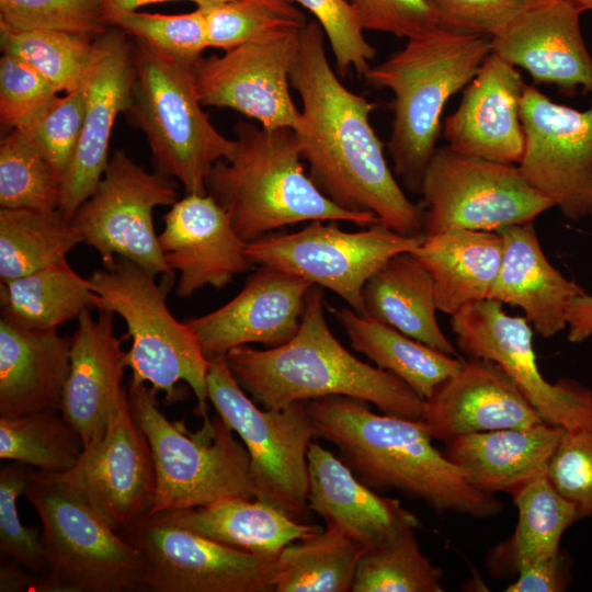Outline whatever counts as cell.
I'll return each instance as SVG.
<instances>
[{
	"label": "cell",
	"mask_w": 592,
	"mask_h": 592,
	"mask_svg": "<svg viewBox=\"0 0 592 592\" xmlns=\"http://www.w3.org/2000/svg\"><path fill=\"white\" fill-rule=\"evenodd\" d=\"M325 32L312 20L300 31L291 86L301 100L295 130L308 177L339 207L373 213L407 236L424 235V209L405 194L369 123L375 104L349 90L331 68Z\"/></svg>",
	"instance_id": "cell-1"
},
{
	"label": "cell",
	"mask_w": 592,
	"mask_h": 592,
	"mask_svg": "<svg viewBox=\"0 0 592 592\" xmlns=\"http://www.w3.org/2000/svg\"><path fill=\"white\" fill-rule=\"evenodd\" d=\"M305 403L316 436L334 445L339 458L374 491H397L440 515L488 519L502 511L496 494L478 489L433 445L423 421L375 413L368 402L349 396Z\"/></svg>",
	"instance_id": "cell-2"
},
{
	"label": "cell",
	"mask_w": 592,
	"mask_h": 592,
	"mask_svg": "<svg viewBox=\"0 0 592 592\" xmlns=\"http://www.w3.org/2000/svg\"><path fill=\"white\" fill-rule=\"evenodd\" d=\"M322 287L309 288L299 328L286 343L265 350L246 345L225 355L240 387L263 409L349 396L383 413L423 421L425 400L394 374L354 356L325 317Z\"/></svg>",
	"instance_id": "cell-3"
},
{
	"label": "cell",
	"mask_w": 592,
	"mask_h": 592,
	"mask_svg": "<svg viewBox=\"0 0 592 592\" xmlns=\"http://www.w3.org/2000/svg\"><path fill=\"white\" fill-rule=\"evenodd\" d=\"M235 133V155L213 167L205 187L246 243L303 221L341 220L365 227L379 221L373 213L345 210L322 194L304 172L294 129L240 121Z\"/></svg>",
	"instance_id": "cell-4"
},
{
	"label": "cell",
	"mask_w": 592,
	"mask_h": 592,
	"mask_svg": "<svg viewBox=\"0 0 592 592\" xmlns=\"http://www.w3.org/2000/svg\"><path fill=\"white\" fill-rule=\"evenodd\" d=\"M491 53V38L437 27L408 38L401 49L364 73L369 86L394 94L387 147L408 190L420 193L447 101L470 82Z\"/></svg>",
	"instance_id": "cell-5"
},
{
	"label": "cell",
	"mask_w": 592,
	"mask_h": 592,
	"mask_svg": "<svg viewBox=\"0 0 592 592\" xmlns=\"http://www.w3.org/2000/svg\"><path fill=\"white\" fill-rule=\"evenodd\" d=\"M135 78L125 114L149 145L156 172L174 178L185 194H207L213 167L230 160L236 139L219 133L203 111L196 84L197 64L167 57L134 39Z\"/></svg>",
	"instance_id": "cell-6"
},
{
	"label": "cell",
	"mask_w": 592,
	"mask_h": 592,
	"mask_svg": "<svg viewBox=\"0 0 592 592\" xmlns=\"http://www.w3.org/2000/svg\"><path fill=\"white\" fill-rule=\"evenodd\" d=\"M153 274L121 257L88 278L98 296L96 309L110 310L125 321L132 345L126 365L132 382L149 383L172 403L182 397L177 388L186 383L197 399V414H207L209 361L189 322L179 321L167 306L174 277L157 284Z\"/></svg>",
	"instance_id": "cell-7"
},
{
	"label": "cell",
	"mask_w": 592,
	"mask_h": 592,
	"mask_svg": "<svg viewBox=\"0 0 592 592\" xmlns=\"http://www.w3.org/2000/svg\"><path fill=\"white\" fill-rule=\"evenodd\" d=\"M24 494L42 523L54 592L144 591L141 551L64 474L33 469Z\"/></svg>",
	"instance_id": "cell-8"
},
{
	"label": "cell",
	"mask_w": 592,
	"mask_h": 592,
	"mask_svg": "<svg viewBox=\"0 0 592 592\" xmlns=\"http://www.w3.org/2000/svg\"><path fill=\"white\" fill-rule=\"evenodd\" d=\"M127 394L156 470V493L146 515L206 506L227 498H253L248 451L218 414L191 432L160 411L153 387L130 380Z\"/></svg>",
	"instance_id": "cell-9"
},
{
	"label": "cell",
	"mask_w": 592,
	"mask_h": 592,
	"mask_svg": "<svg viewBox=\"0 0 592 592\" xmlns=\"http://www.w3.org/2000/svg\"><path fill=\"white\" fill-rule=\"evenodd\" d=\"M208 361L207 397L248 451L252 497L301 519L308 508L307 453L317 437L305 401L281 409L259 408L231 374L225 356Z\"/></svg>",
	"instance_id": "cell-10"
},
{
	"label": "cell",
	"mask_w": 592,
	"mask_h": 592,
	"mask_svg": "<svg viewBox=\"0 0 592 592\" xmlns=\"http://www.w3.org/2000/svg\"><path fill=\"white\" fill-rule=\"evenodd\" d=\"M424 236L452 229L500 231L555 207L517 164L436 148L421 183Z\"/></svg>",
	"instance_id": "cell-11"
},
{
	"label": "cell",
	"mask_w": 592,
	"mask_h": 592,
	"mask_svg": "<svg viewBox=\"0 0 592 592\" xmlns=\"http://www.w3.org/2000/svg\"><path fill=\"white\" fill-rule=\"evenodd\" d=\"M423 236L399 234L380 221L360 231H345L335 220H314L284 235H266L246 243L253 265L298 276L340 296L363 315L362 291L391 257L413 251Z\"/></svg>",
	"instance_id": "cell-12"
},
{
	"label": "cell",
	"mask_w": 592,
	"mask_h": 592,
	"mask_svg": "<svg viewBox=\"0 0 592 592\" xmlns=\"http://www.w3.org/2000/svg\"><path fill=\"white\" fill-rule=\"evenodd\" d=\"M177 201L175 185L168 177L144 170L119 149L71 223L103 265L121 257L153 275L174 277L163 258L152 213L157 206H172Z\"/></svg>",
	"instance_id": "cell-13"
},
{
	"label": "cell",
	"mask_w": 592,
	"mask_h": 592,
	"mask_svg": "<svg viewBox=\"0 0 592 592\" xmlns=\"http://www.w3.org/2000/svg\"><path fill=\"white\" fill-rule=\"evenodd\" d=\"M119 533L144 556V591H274L277 556L227 546L158 515H145Z\"/></svg>",
	"instance_id": "cell-14"
},
{
	"label": "cell",
	"mask_w": 592,
	"mask_h": 592,
	"mask_svg": "<svg viewBox=\"0 0 592 592\" xmlns=\"http://www.w3.org/2000/svg\"><path fill=\"white\" fill-rule=\"evenodd\" d=\"M451 328L458 351L500 365L544 422L566 431L592 429V390L571 378L550 383L544 377L525 317L509 315L501 303L483 299L451 316Z\"/></svg>",
	"instance_id": "cell-15"
},
{
	"label": "cell",
	"mask_w": 592,
	"mask_h": 592,
	"mask_svg": "<svg viewBox=\"0 0 592 592\" xmlns=\"http://www.w3.org/2000/svg\"><path fill=\"white\" fill-rule=\"evenodd\" d=\"M524 178L551 200L562 215H592V101L578 110L556 103L526 84L520 104Z\"/></svg>",
	"instance_id": "cell-16"
},
{
	"label": "cell",
	"mask_w": 592,
	"mask_h": 592,
	"mask_svg": "<svg viewBox=\"0 0 592 592\" xmlns=\"http://www.w3.org/2000/svg\"><path fill=\"white\" fill-rule=\"evenodd\" d=\"M301 29L289 27L221 56L202 58L195 72L202 105L235 110L269 129L296 130L301 112L289 87Z\"/></svg>",
	"instance_id": "cell-17"
},
{
	"label": "cell",
	"mask_w": 592,
	"mask_h": 592,
	"mask_svg": "<svg viewBox=\"0 0 592 592\" xmlns=\"http://www.w3.org/2000/svg\"><path fill=\"white\" fill-rule=\"evenodd\" d=\"M96 58L83 84V125L73 159L62 178L60 210L71 221L96 190L110 162L109 147L119 113L130 104L135 78L133 42L110 26L95 38Z\"/></svg>",
	"instance_id": "cell-18"
},
{
	"label": "cell",
	"mask_w": 592,
	"mask_h": 592,
	"mask_svg": "<svg viewBox=\"0 0 592 592\" xmlns=\"http://www.w3.org/2000/svg\"><path fill=\"white\" fill-rule=\"evenodd\" d=\"M62 474L118 532L149 512L157 485L155 464L128 394L103 440L83 449L78 464Z\"/></svg>",
	"instance_id": "cell-19"
},
{
	"label": "cell",
	"mask_w": 592,
	"mask_h": 592,
	"mask_svg": "<svg viewBox=\"0 0 592 592\" xmlns=\"http://www.w3.org/2000/svg\"><path fill=\"white\" fill-rule=\"evenodd\" d=\"M581 12L567 0H534L498 35L492 52L535 83L555 86L570 96L592 93V55L581 32Z\"/></svg>",
	"instance_id": "cell-20"
},
{
	"label": "cell",
	"mask_w": 592,
	"mask_h": 592,
	"mask_svg": "<svg viewBox=\"0 0 592 592\" xmlns=\"http://www.w3.org/2000/svg\"><path fill=\"white\" fill-rule=\"evenodd\" d=\"M311 285L289 273L259 266L231 300L187 322L207 358L225 356L248 343L277 346L296 334Z\"/></svg>",
	"instance_id": "cell-21"
},
{
	"label": "cell",
	"mask_w": 592,
	"mask_h": 592,
	"mask_svg": "<svg viewBox=\"0 0 592 592\" xmlns=\"http://www.w3.org/2000/svg\"><path fill=\"white\" fill-rule=\"evenodd\" d=\"M163 223L159 243L168 266L180 273V298L205 286L223 288L253 266L246 242L209 194H185L163 215Z\"/></svg>",
	"instance_id": "cell-22"
},
{
	"label": "cell",
	"mask_w": 592,
	"mask_h": 592,
	"mask_svg": "<svg viewBox=\"0 0 592 592\" xmlns=\"http://www.w3.org/2000/svg\"><path fill=\"white\" fill-rule=\"evenodd\" d=\"M83 310L71 339L70 368L60 412L79 434L83 449L103 440L127 395L123 387L126 351L114 334V312Z\"/></svg>",
	"instance_id": "cell-23"
},
{
	"label": "cell",
	"mask_w": 592,
	"mask_h": 592,
	"mask_svg": "<svg viewBox=\"0 0 592 592\" xmlns=\"http://www.w3.org/2000/svg\"><path fill=\"white\" fill-rule=\"evenodd\" d=\"M526 84L515 66L492 52L446 117L442 130L447 146L459 155L519 164L524 151L520 104Z\"/></svg>",
	"instance_id": "cell-24"
},
{
	"label": "cell",
	"mask_w": 592,
	"mask_h": 592,
	"mask_svg": "<svg viewBox=\"0 0 592 592\" xmlns=\"http://www.w3.org/2000/svg\"><path fill=\"white\" fill-rule=\"evenodd\" d=\"M544 422L505 371L482 357L460 368L425 400L423 423L433 440L527 428Z\"/></svg>",
	"instance_id": "cell-25"
},
{
	"label": "cell",
	"mask_w": 592,
	"mask_h": 592,
	"mask_svg": "<svg viewBox=\"0 0 592 592\" xmlns=\"http://www.w3.org/2000/svg\"><path fill=\"white\" fill-rule=\"evenodd\" d=\"M499 232L503 238L502 260L488 299L520 307L543 338L566 330L572 301L587 291L549 262L534 221L509 226Z\"/></svg>",
	"instance_id": "cell-26"
},
{
	"label": "cell",
	"mask_w": 592,
	"mask_h": 592,
	"mask_svg": "<svg viewBox=\"0 0 592 592\" xmlns=\"http://www.w3.org/2000/svg\"><path fill=\"white\" fill-rule=\"evenodd\" d=\"M308 508L364 546L409 528L419 517L398 499L385 497L358 480L332 452L312 441L307 453Z\"/></svg>",
	"instance_id": "cell-27"
},
{
	"label": "cell",
	"mask_w": 592,
	"mask_h": 592,
	"mask_svg": "<svg viewBox=\"0 0 592 592\" xmlns=\"http://www.w3.org/2000/svg\"><path fill=\"white\" fill-rule=\"evenodd\" d=\"M71 339L1 316L0 417L59 410L70 368Z\"/></svg>",
	"instance_id": "cell-28"
},
{
	"label": "cell",
	"mask_w": 592,
	"mask_h": 592,
	"mask_svg": "<svg viewBox=\"0 0 592 592\" xmlns=\"http://www.w3.org/2000/svg\"><path fill=\"white\" fill-rule=\"evenodd\" d=\"M566 430L546 422L470 433L444 442V454L478 489L496 494L513 491L546 475Z\"/></svg>",
	"instance_id": "cell-29"
},
{
	"label": "cell",
	"mask_w": 592,
	"mask_h": 592,
	"mask_svg": "<svg viewBox=\"0 0 592 592\" xmlns=\"http://www.w3.org/2000/svg\"><path fill=\"white\" fill-rule=\"evenodd\" d=\"M502 252L499 231L469 229L424 236L411 251L433 278L437 309L449 316L471 303L488 299Z\"/></svg>",
	"instance_id": "cell-30"
},
{
	"label": "cell",
	"mask_w": 592,
	"mask_h": 592,
	"mask_svg": "<svg viewBox=\"0 0 592 592\" xmlns=\"http://www.w3.org/2000/svg\"><path fill=\"white\" fill-rule=\"evenodd\" d=\"M364 314L446 354L460 356L436 318L434 282L411 252L391 257L365 283Z\"/></svg>",
	"instance_id": "cell-31"
},
{
	"label": "cell",
	"mask_w": 592,
	"mask_h": 592,
	"mask_svg": "<svg viewBox=\"0 0 592 592\" xmlns=\"http://www.w3.org/2000/svg\"><path fill=\"white\" fill-rule=\"evenodd\" d=\"M227 546L277 556L288 544L322 530L261 500L227 498L209 505L155 514Z\"/></svg>",
	"instance_id": "cell-32"
},
{
	"label": "cell",
	"mask_w": 592,
	"mask_h": 592,
	"mask_svg": "<svg viewBox=\"0 0 592 592\" xmlns=\"http://www.w3.org/2000/svg\"><path fill=\"white\" fill-rule=\"evenodd\" d=\"M517 509L511 536L491 547L485 559L490 577L514 579L528 563L557 555L563 533L577 520L574 505L550 483L536 477L510 494Z\"/></svg>",
	"instance_id": "cell-33"
},
{
	"label": "cell",
	"mask_w": 592,
	"mask_h": 592,
	"mask_svg": "<svg viewBox=\"0 0 592 592\" xmlns=\"http://www.w3.org/2000/svg\"><path fill=\"white\" fill-rule=\"evenodd\" d=\"M343 327L351 346L387 371L426 400L454 375L464 358L439 351L399 330L351 308H329Z\"/></svg>",
	"instance_id": "cell-34"
},
{
	"label": "cell",
	"mask_w": 592,
	"mask_h": 592,
	"mask_svg": "<svg viewBox=\"0 0 592 592\" xmlns=\"http://www.w3.org/2000/svg\"><path fill=\"white\" fill-rule=\"evenodd\" d=\"M1 316L30 329L48 330L96 309L98 296L89 278L68 262L1 282Z\"/></svg>",
	"instance_id": "cell-35"
},
{
	"label": "cell",
	"mask_w": 592,
	"mask_h": 592,
	"mask_svg": "<svg viewBox=\"0 0 592 592\" xmlns=\"http://www.w3.org/2000/svg\"><path fill=\"white\" fill-rule=\"evenodd\" d=\"M364 545L333 524L277 555L275 592H351Z\"/></svg>",
	"instance_id": "cell-36"
},
{
	"label": "cell",
	"mask_w": 592,
	"mask_h": 592,
	"mask_svg": "<svg viewBox=\"0 0 592 592\" xmlns=\"http://www.w3.org/2000/svg\"><path fill=\"white\" fill-rule=\"evenodd\" d=\"M82 237L60 209H0V281L66 262Z\"/></svg>",
	"instance_id": "cell-37"
},
{
	"label": "cell",
	"mask_w": 592,
	"mask_h": 592,
	"mask_svg": "<svg viewBox=\"0 0 592 592\" xmlns=\"http://www.w3.org/2000/svg\"><path fill=\"white\" fill-rule=\"evenodd\" d=\"M415 530L365 546L352 592H443V570L422 553Z\"/></svg>",
	"instance_id": "cell-38"
},
{
	"label": "cell",
	"mask_w": 592,
	"mask_h": 592,
	"mask_svg": "<svg viewBox=\"0 0 592 592\" xmlns=\"http://www.w3.org/2000/svg\"><path fill=\"white\" fill-rule=\"evenodd\" d=\"M83 445L59 410L0 417V458L62 474L79 462Z\"/></svg>",
	"instance_id": "cell-39"
},
{
	"label": "cell",
	"mask_w": 592,
	"mask_h": 592,
	"mask_svg": "<svg viewBox=\"0 0 592 592\" xmlns=\"http://www.w3.org/2000/svg\"><path fill=\"white\" fill-rule=\"evenodd\" d=\"M95 37L55 31H16L0 26L2 53L23 60L57 92L83 87L96 58Z\"/></svg>",
	"instance_id": "cell-40"
},
{
	"label": "cell",
	"mask_w": 592,
	"mask_h": 592,
	"mask_svg": "<svg viewBox=\"0 0 592 592\" xmlns=\"http://www.w3.org/2000/svg\"><path fill=\"white\" fill-rule=\"evenodd\" d=\"M61 180L22 134L12 129L0 143V207L56 210Z\"/></svg>",
	"instance_id": "cell-41"
},
{
	"label": "cell",
	"mask_w": 592,
	"mask_h": 592,
	"mask_svg": "<svg viewBox=\"0 0 592 592\" xmlns=\"http://www.w3.org/2000/svg\"><path fill=\"white\" fill-rule=\"evenodd\" d=\"M110 26L175 60L197 64L207 46L204 10L182 14L127 12L114 18Z\"/></svg>",
	"instance_id": "cell-42"
},
{
	"label": "cell",
	"mask_w": 592,
	"mask_h": 592,
	"mask_svg": "<svg viewBox=\"0 0 592 592\" xmlns=\"http://www.w3.org/2000/svg\"><path fill=\"white\" fill-rule=\"evenodd\" d=\"M86 94L84 89L56 95L33 119L16 129L46 160L61 180L80 139Z\"/></svg>",
	"instance_id": "cell-43"
},
{
	"label": "cell",
	"mask_w": 592,
	"mask_h": 592,
	"mask_svg": "<svg viewBox=\"0 0 592 592\" xmlns=\"http://www.w3.org/2000/svg\"><path fill=\"white\" fill-rule=\"evenodd\" d=\"M0 26L91 37L110 27L103 14V0H0Z\"/></svg>",
	"instance_id": "cell-44"
},
{
	"label": "cell",
	"mask_w": 592,
	"mask_h": 592,
	"mask_svg": "<svg viewBox=\"0 0 592 592\" xmlns=\"http://www.w3.org/2000/svg\"><path fill=\"white\" fill-rule=\"evenodd\" d=\"M202 9L206 21L207 46L224 50L306 24L246 0H229Z\"/></svg>",
	"instance_id": "cell-45"
},
{
	"label": "cell",
	"mask_w": 592,
	"mask_h": 592,
	"mask_svg": "<svg viewBox=\"0 0 592 592\" xmlns=\"http://www.w3.org/2000/svg\"><path fill=\"white\" fill-rule=\"evenodd\" d=\"M34 468L15 463L0 469V551L34 571L49 570L37 528L25 527L19 517L16 501L24 494Z\"/></svg>",
	"instance_id": "cell-46"
},
{
	"label": "cell",
	"mask_w": 592,
	"mask_h": 592,
	"mask_svg": "<svg viewBox=\"0 0 592 592\" xmlns=\"http://www.w3.org/2000/svg\"><path fill=\"white\" fill-rule=\"evenodd\" d=\"M308 10L327 36L337 73L345 77L355 69L361 76L371 67L376 49L365 39L363 27L346 0H287Z\"/></svg>",
	"instance_id": "cell-47"
},
{
	"label": "cell",
	"mask_w": 592,
	"mask_h": 592,
	"mask_svg": "<svg viewBox=\"0 0 592 592\" xmlns=\"http://www.w3.org/2000/svg\"><path fill=\"white\" fill-rule=\"evenodd\" d=\"M546 476L574 505L578 520L592 516V429L565 432Z\"/></svg>",
	"instance_id": "cell-48"
},
{
	"label": "cell",
	"mask_w": 592,
	"mask_h": 592,
	"mask_svg": "<svg viewBox=\"0 0 592 592\" xmlns=\"http://www.w3.org/2000/svg\"><path fill=\"white\" fill-rule=\"evenodd\" d=\"M54 87L34 68L10 54L0 58V121L19 129L33 119L56 95Z\"/></svg>",
	"instance_id": "cell-49"
},
{
	"label": "cell",
	"mask_w": 592,
	"mask_h": 592,
	"mask_svg": "<svg viewBox=\"0 0 592 592\" xmlns=\"http://www.w3.org/2000/svg\"><path fill=\"white\" fill-rule=\"evenodd\" d=\"M534 0H429L439 27L492 38Z\"/></svg>",
	"instance_id": "cell-50"
},
{
	"label": "cell",
	"mask_w": 592,
	"mask_h": 592,
	"mask_svg": "<svg viewBox=\"0 0 592 592\" xmlns=\"http://www.w3.org/2000/svg\"><path fill=\"white\" fill-rule=\"evenodd\" d=\"M363 30L411 38L439 27L429 0H349Z\"/></svg>",
	"instance_id": "cell-51"
},
{
	"label": "cell",
	"mask_w": 592,
	"mask_h": 592,
	"mask_svg": "<svg viewBox=\"0 0 592 592\" xmlns=\"http://www.w3.org/2000/svg\"><path fill=\"white\" fill-rule=\"evenodd\" d=\"M571 560L562 549L520 569L505 592H562L571 582Z\"/></svg>",
	"instance_id": "cell-52"
},
{
	"label": "cell",
	"mask_w": 592,
	"mask_h": 592,
	"mask_svg": "<svg viewBox=\"0 0 592 592\" xmlns=\"http://www.w3.org/2000/svg\"><path fill=\"white\" fill-rule=\"evenodd\" d=\"M0 591L54 592L48 573L46 576H38L37 572L25 568L8 557L1 561L0 566Z\"/></svg>",
	"instance_id": "cell-53"
},
{
	"label": "cell",
	"mask_w": 592,
	"mask_h": 592,
	"mask_svg": "<svg viewBox=\"0 0 592 592\" xmlns=\"http://www.w3.org/2000/svg\"><path fill=\"white\" fill-rule=\"evenodd\" d=\"M567 330V339L571 343H581L592 335V295L588 292L572 301Z\"/></svg>",
	"instance_id": "cell-54"
},
{
	"label": "cell",
	"mask_w": 592,
	"mask_h": 592,
	"mask_svg": "<svg viewBox=\"0 0 592 592\" xmlns=\"http://www.w3.org/2000/svg\"><path fill=\"white\" fill-rule=\"evenodd\" d=\"M167 1H174V0H103V14L105 18L106 23L110 25V22L124 13L137 11V9L155 4V3H161ZM194 2L198 8L209 7L214 4H218L221 2H226L229 0H186Z\"/></svg>",
	"instance_id": "cell-55"
},
{
	"label": "cell",
	"mask_w": 592,
	"mask_h": 592,
	"mask_svg": "<svg viewBox=\"0 0 592 592\" xmlns=\"http://www.w3.org/2000/svg\"><path fill=\"white\" fill-rule=\"evenodd\" d=\"M265 5L280 14L295 19L300 22L305 21V14L287 0H246Z\"/></svg>",
	"instance_id": "cell-56"
},
{
	"label": "cell",
	"mask_w": 592,
	"mask_h": 592,
	"mask_svg": "<svg viewBox=\"0 0 592 592\" xmlns=\"http://www.w3.org/2000/svg\"><path fill=\"white\" fill-rule=\"evenodd\" d=\"M567 1L573 4L576 8H578L581 12L592 11V0H567Z\"/></svg>",
	"instance_id": "cell-57"
}]
</instances>
